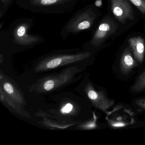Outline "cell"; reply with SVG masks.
<instances>
[{"label": "cell", "mask_w": 145, "mask_h": 145, "mask_svg": "<svg viewBox=\"0 0 145 145\" xmlns=\"http://www.w3.org/2000/svg\"><path fill=\"white\" fill-rule=\"evenodd\" d=\"M128 41L134 58L139 63H142L145 56V40L140 36H136L130 38Z\"/></svg>", "instance_id": "9"}, {"label": "cell", "mask_w": 145, "mask_h": 145, "mask_svg": "<svg viewBox=\"0 0 145 145\" xmlns=\"http://www.w3.org/2000/svg\"><path fill=\"white\" fill-rule=\"evenodd\" d=\"M33 25L30 19L18 21L13 24L10 31L14 43L19 45L30 46L41 42L43 39L40 36L28 33Z\"/></svg>", "instance_id": "5"}, {"label": "cell", "mask_w": 145, "mask_h": 145, "mask_svg": "<svg viewBox=\"0 0 145 145\" xmlns=\"http://www.w3.org/2000/svg\"><path fill=\"white\" fill-rule=\"evenodd\" d=\"M135 103L139 107L145 110V99H140L135 101Z\"/></svg>", "instance_id": "17"}, {"label": "cell", "mask_w": 145, "mask_h": 145, "mask_svg": "<svg viewBox=\"0 0 145 145\" xmlns=\"http://www.w3.org/2000/svg\"><path fill=\"white\" fill-rule=\"evenodd\" d=\"M80 0H17L23 9L34 13L63 14L72 11Z\"/></svg>", "instance_id": "1"}, {"label": "cell", "mask_w": 145, "mask_h": 145, "mask_svg": "<svg viewBox=\"0 0 145 145\" xmlns=\"http://www.w3.org/2000/svg\"><path fill=\"white\" fill-rule=\"evenodd\" d=\"M1 78H3V80L1 79V84H2V89L5 93L14 101L20 105L23 104L25 100L21 91L18 90L17 88L11 82L4 79V77H2L1 74Z\"/></svg>", "instance_id": "11"}, {"label": "cell", "mask_w": 145, "mask_h": 145, "mask_svg": "<svg viewBox=\"0 0 145 145\" xmlns=\"http://www.w3.org/2000/svg\"><path fill=\"white\" fill-rule=\"evenodd\" d=\"M1 2H2V4L5 5L4 7V8H5L6 7H7L8 5H10L12 0H1ZM4 7H3V8H4Z\"/></svg>", "instance_id": "19"}, {"label": "cell", "mask_w": 145, "mask_h": 145, "mask_svg": "<svg viewBox=\"0 0 145 145\" xmlns=\"http://www.w3.org/2000/svg\"><path fill=\"white\" fill-rule=\"evenodd\" d=\"M85 92L92 104L103 112H106L114 104V100L108 99L103 91H96L90 83L86 85Z\"/></svg>", "instance_id": "7"}, {"label": "cell", "mask_w": 145, "mask_h": 145, "mask_svg": "<svg viewBox=\"0 0 145 145\" xmlns=\"http://www.w3.org/2000/svg\"><path fill=\"white\" fill-rule=\"evenodd\" d=\"M1 100L2 102L6 103L10 107L14 110V112H16L17 113L20 114V115H22L24 117L29 118V114L27 113L26 111H24L21 108V107L18 106H17V103L16 102L14 101L13 100H12L5 93V91L2 90V89L1 88Z\"/></svg>", "instance_id": "12"}, {"label": "cell", "mask_w": 145, "mask_h": 145, "mask_svg": "<svg viewBox=\"0 0 145 145\" xmlns=\"http://www.w3.org/2000/svg\"><path fill=\"white\" fill-rule=\"evenodd\" d=\"M96 127V119L93 120L92 122L88 123L86 125H83L82 128L85 129H94Z\"/></svg>", "instance_id": "16"}, {"label": "cell", "mask_w": 145, "mask_h": 145, "mask_svg": "<svg viewBox=\"0 0 145 145\" xmlns=\"http://www.w3.org/2000/svg\"><path fill=\"white\" fill-rule=\"evenodd\" d=\"M74 109V106L72 103H67L61 108L60 112L63 114H68L71 113Z\"/></svg>", "instance_id": "15"}, {"label": "cell", "mask_w": 145, "mask_h": 145, "mask_svg": "<svg viewBox=\"0 0 145 145\" xmlns=\"http://www.w3.org/2000/svg\"><path fill=\"white\" fill-rule=\"evenodd\" d=\"M131 51L129 47L125 49L122 53L120 61V69L123 75L129 74L134 68L137 66V63L132 56Z\"/></svg>", "instance_id": "10"}, {"label": "cell", "mask_w": 145, "mask_h": 145, "mask_svg": "<svg viewBox=\"0 0 145 145\" xmlns=\"http://www.w3.org/2000/svg\"><path fill=\"white\" fill-rule=\"evenodd\" d=\"M91 54L89 52L75 54H59L52 55L42 59L34 69L35 72H44L68 64L79 62L89 58Z\"/></svg>", "instance_id": "4"}, {"label": "cell", "mask_w": 145, "mask_h": 145, "mask_svg": "<svg viewBox=\"0 0 145 145\" xmlns=\"http://www.w3.org/2000/svg\"><path fill=\"white\" fill-rule=\"evenodd\" d=\"M111 125L113 127H123L126 125V124L125 123H122V122H120V123H114V122H111Z\"/></svg>", "instance_id": "18"}, {"label": "cell", "mask_w": 145, "mask_h": 145, "mask_svg": "<svg viewBox=\"0 0 145 145\" xmlns=\"http://www.w3.org/2000/svg\"><path fill=\"white\" fill-rule=\"evenodd\" d=\"M110 2L112 12L120 22L134 19L133 9L127 0H110Z\"/></svg>", "instance_id": "8"}, {"label": "cell", "mask_w": 145, "mask_h": 145, "mask_svg": "<svg viewBox=\"0 0 145 145\" xmlns=\"http://www.w3.org/2000/svg\"><path fill=\"white\" fill-rule=\"evenodd\" d=\"M95 5L96 7H101L102 5V0H96L95 2Z\"/></svg>", "instance_id": "20"}, {"label": "cell", "mask_w": 145, "mask_h": 145, "mask_svg": "<svg viewBox=\"0 0 145 145\" xmlns=\"http://www.w3.org/2000/svg\"><path fill=\"white\" fill-rule=\"evenodd\" d=\"M96 16L91 8L84 7L79 10L63 28L61 33L62 38L66 39L70 35H77L90 28L95 22Z\"/></svg>", "instance_id": "3"}, {"label": "cell", "mask_w": 145, "mask_h": 145, "mask_svg": "<svg viewBox=\"0 0 145 145\" xmlns=\"http://www.w3.org/2000/svg\"><path fill=\"white\" fill-rule=\"evenodd\" d=\"M80 71L77 66L69 67L57 74L40 79L30 87L29 90L38 94L55 90L71 82Z\"/></svg>", "instance_id": "2"}, {"label": "cell", "mask_w": 145, "mask_h": 145, "mask_svg": "<svg viewBox=\"0 0 145 145\" xmlns=\"http://www.w3.org/2000/svg\"><path fill=\"white\" fill-rule=\"evenodd\" d=\"M145 89V71H143L131 88L132 92H140Z\"/></svg>", "instance_id": "13"}, {"label": "cell", "mask_w": 145, "mask_h": 145, "mask_svg": "<svg viewBox=\"0 0 145 145\" xmlns=\"http://www.w3.org/2000/svg\"><path fill=\"white\" fill-rule=\"evenodd\" d=\"M137 8L145 15V0H129Z\"/></svg>", "instance_id": "14"}, {"label": "cell", "mask_w": 145, "mask_h": 145, "mask_svg": "<svg viewBox=\"0 0 145 145\" xmlns=\"http://www.w3.org/2000/svg\"><path fill=\"white\" fill-rule=\"evenodd\" d=\"M116 24L108 18L103 20L89 42L90 45L94 47L100 46L107 38L116 31L117 29Z\"/></svg>", "instance_id": "6"}]
</instances>
